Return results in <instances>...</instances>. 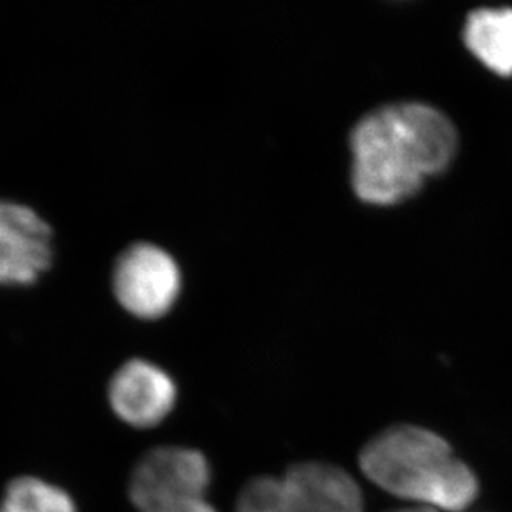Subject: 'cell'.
Segmentation results:
<instances>
[{
    "label": "cell",
    "instance_id": "obj_1",
    "mask_svg": "<svg viewBox=\"0 0 512 512\" xmlns=\"http://www.w3.org/2000/svg\"><path fill=\"white\" fill-rule=\"evenodd\" d=\"M458 135L448 116L423 103H398L365 116L352 133L353 189L375 206H392L450 166Z\"/></svg>",
    "mask_w": 512,
    "mask_h": 512
},
{
    "label": "cell",
    "instance_id": "obj_2",
    "mask_svg": "<svg viewBox=\"0 0 512 512\" xmlns=\"http://www.w3.org/2000/svg\"><path fill=\"white\" fill-rule=\"evenodd\" d=\"M365 478L415 506L461 512L478 496V478L435 431L398 425L382 431L358 456Z\"/></svg>",
    "mask_w": 512,
    "mask_h": 512
},
{
    "label": "cell",
    "instance_id": "obj_3",
    "mask_svg": "<svg viewBox=\"0 0 512 512\" xmlns=\"http://www.w3.org/2000/svg\"><path fill=\"white\" fill-rule=\"evenodd\" d=\"M112 290L118 305L136 319H161L183 290V274L166 249L153 242H135L116 257Z\"/></svg>",
    "mask_w": 512,
    "mask_h": 512
},
{
    "label": "cell",
    "instance_id": "obj_4",
    "mask_svg": "<svg viewBox=\"0 0 512 512\" xmlns=\"http://www.w3.org/2000/svg\"><path fill=\"white\" fill-rule=\"evenodd\" d=\"M211 468L203 453L181 446H161L136 463L130 478V499L138 511L183 499L204 498Z\"/></svg>",
    "mask_w": 512,
    "mask_h": 512
},
{
    "label": "cell",
    "instance_id": "obj_5",
    "mask_svg": "<svg viewBox=\"0 0 512 512\" xmlns=\"http://www.w3.org/2000/svg\"><path fill=\"white\" fill-rule=\"evenodd\" d=\"M54 262V232L27 204L0 199V285L29 287Z\"/></svg>",
    "mask_w": 512,
    "mask_h": 512
},
{
    "label": "cell",
    "instance_id": "obj_6",
    "mask_svg": "<svg viewBox=\"0 0 512 512\" xmlns=\"http://www.w3.org/2000/svg\"><path fill=\"white\" fill-rule=\"evenodd\" d=\"M108 398L113 411L125 423L151 428L160 425L173 410L176 385L163 368L135 358L116 370Z\"/></svg>",
    "mask_w": 512,
    "mask_h": 512
},
{
    "label": "cell",
    "instance_id": "obj_7",
    "mask_svg": "<svg viewBox=\"0 0 512 512\" xmlns=\"http://www.w3.org/2000/svg\"><path fill=\"white\" fill-rule=\"evenodd\" d=\"M284 483L290 512H365L352 474L335 464H295L285 473Z\"/></svg>",
    "mask_w": 512,
    "mask_h": 512
},
{
    "label": "cell",
    "instance_id": "obj_8",
    "mask_svg": "<svg viewBox=\"0 0 512 512\" xmlns=\"http://www.w3.org/2000/svg\"><path fill=\"white\" fill-rule=\"evenodd\" d=\"M464 42L474 57L501 77L512 75V9H479L469 15Z\"/></svg>",
    "mask_w": 512,
    "mask_h": 512
},
{
    "label": "cell",
    "instance_id": "obj_9",
    "mask_svg": "<svg viewBox=\"0 0 512 512\" xmlns=\"http://www.w3.org/2000/svg\"><path fill=\"white\" fill-rule=\"evenodd\" d=\"M0 512H77V508L63 489L39 478L22 476L9 484Z\"/></svg>",
    "mask_w": 512,
    "mask_h": 512
},
{
    "label": "cell",
    "instance_id": "obj_10",
    "mask_svg": "<svg viewBox=\"0 0 512 512\" xmlns=\"http://www.w3.org/2000/svg\"><path fill=\"white\" fill-rule=\"evenodd\" d=\"M236 512H290L284 478L261 476L249 481L237 498Z\"/></svg>",
    "mask_w": 512,
    "mask_h": 512
},
{
    "label": "cell",
    "instance_id": "obj_11",
    "mask_svg": "<svg viewBox=\"0 0 512 512\" xmlns=\"http://www.w3.org/2000/svg\"><path fill=\"white\" fill-rule=\"evenodd\" d=\"M143 512H216V509L204 498L183 499L174 503L163 504L158 508L146 509Z\"/></svg>",
    "mask_w": 512,
    "mask_h": 512
},
{
    "label": "cell",
    "instance_id": "obj_12",
    "mask_svg": "<svg viewBox=\"0 0 512 512\" xmlns=\"http://www.w3.org/2000/svg\"><path fill=\"white\" fill-rule=\"evenodd\" d=\"M393 512H440L433 508H426V506H413V508L398 509Z\"/></svg>",
    "mask_w": 512,
    "mask_h": 512
}]
</instances>
